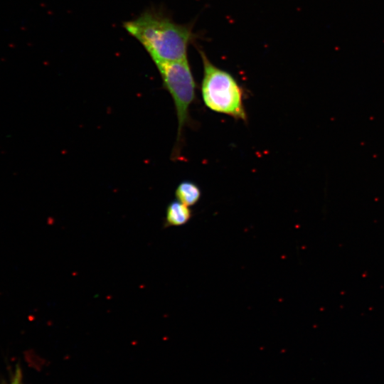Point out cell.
<instances>
[{
  "label": "cell",
  "instance_id": "obj_1",
  "mask_svg": "<svg viewBox=\"0 0 384 384\" xmlns=\"http://www.w3.org/2000/svg\"><path fill=\"white\" fill-rule=\"evenodd\" d=\"M126 31L144 48L155 64L187 58L196 38L191 24H179L164 13L148 9L123 23Z\"/></svg>",
  "mask_w": 384,
  "mask_h": 384
},
{
  "label": "cell",
  "instance_id": "obj_2",
  "mask_svg": "<svg viewBox=\"0 0 384 384\" xmlns=\"http://www.w3.org/2000/svg\"><path fill=\"white\" fill-rule=\"evenodd\" d=\"M203 63L201 94L206 106L218 113L247 121L242 90L228 72L214 65L201 49Z\"/></svg>",
  "mask_w": 384,
  "mask_h": 384
},
{
  "label": "cell",
  "instance_id": "obj_3",
  "mask_svg": "<svg viewBox=\"0 0 384 384\" xmlns=\"http://www.w3.org/2000/svg\"><path fill=\"white\" fill-rule=\"evenodd\" d=\"M164 87L173 98L178 119L177 137L172 158L180 155L183 129L190 122L189 108L196 99V82L188 61L185 58L176 61L156 64Z\"/></svg>",
  "mask_w": 384,
  "mask_h": 384
},
{
  "label": "cell",
  "instance_id": "obj_4",
  "mask_svg": "<svg viewBox=\"0 0 384 384\" xmlns=\"http://www.w3.org/2000/svg\"><path fill=\"white\" fill-rule=\"evenodd\" d=\"M191 216L192 212L188 206L178 200L174 201L167 206L165 223L167 226H180L186 223Z\"/></svg>",
  "mask_w": 384,
  "mask_h": 384
},
{
  "label": "cell",
  "instance_id": "obj_5",
  "mask_svg": "<svg viewBox=\"0 0 384 384\" xmlns=\"http://www.w3.org/2000/svg\"><path fill=\"white\" fill-rule=\"evenodd\" d=\"M175 194L178 201L189 207L198 203L201 196V191L195 183L184 181L178 184Z\"/></svg>",
  "mask_w": 384,
  "mask_h": 384
},
{
  "label": "cell",
  "instance_id": "obj_6",
  "mask_svg": "<svg viewBox=\"0 0 384 384\" xmlns=\"http://www.w3.org/2000/svg\"><path fill=\"white\" fill-rule=\"evenodd\" d=\"M8 384H23L22 370L18 365L16 366L15 370Z\"/></svg>",
  "mask_w": 384,
  "mask_h": 384
}]
</instances>
